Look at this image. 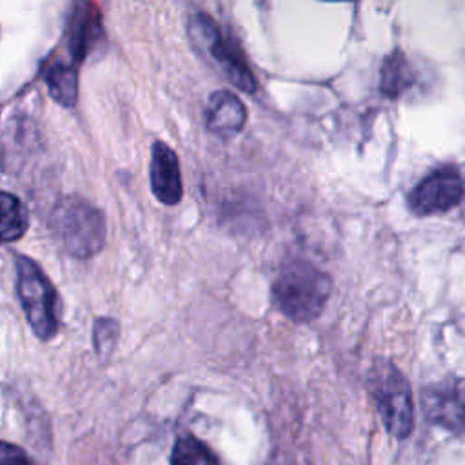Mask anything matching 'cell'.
<instances>
[{
	"label": "cell",
	"instance_id": "10",
	"mask_svg": "<svg viewBox=\"0 0 465 465\" xmlns=\"http://www.w3.org/2000/svg\"><path fill=\"white\" fill-rule=\"evenodd\" d=\"M423 411L430 421L452 432L465 434V403L454 391L445 387L425 391Z\"/></svg>",
	"mask_w": 465,
	"mask_h": 465
},
{
	"label": "cell",
	"instance_id": "14",
	"mask_svg": "<svg viewBox=\"0 0 465 465\" xmlns=\"http://www.w3.org/2000/svg\"><path fill=\"white\" fill-rule=\"evenodd\" d=\"M171 465H218L214 452L194 436L176 440L171 452Z\"/></svg>",
	"mask_w": 465,
	"mask_h": 465
},
{
	"label": "cell",
	"instance_id": "9",
	"mask_svg": "<svg viewBox=\"0 0 465 465\" xmlns=\"http://www.w3.org/2000/svg\"><path fill=\"white\" fill-rule=\"evenodd\" d=\"M247 122V109L231 91H214L205 107L207 129L222 138L238 134Z\"/></svg>",
	"mask_w": 465,
	"mask_h": 465
},
{
	"label": "cell",
	"instance_id": "8",
	"mask_svg": "<svg viewBox=\"0 0 465 465\" xmlns=\"http://www.w3.org/2000/svg\"><path fill=\"white\" fill-rule=\"evenodd\" d=\"M149 182L153 194L163 205H176L183 194L180 162L176 153L162 140H156L151 149Z\"/></svg>",
	"mask_w": 465,
	"mask_h": 465
},
{
	"label": "cell",
	"instance_id": "11",
	"mask_svg": "<svg viewBox=\"0 0 465 465\" xmlns=\"http://www.w3.org/2000/svg\"><path fill=\"white\" fill-rule=\"evenodd\" d=\"M51 98L62 107H74L78 100V67L71 62L56 60L44 74Z\"/></svg>",
	"mask_w": 465,
	"mask_h": 465
},
{
	"label": "cell",
	"instance_id": "3",
	"mask_svg": "<svg viewBox=\"0 0 465 465\" xmlns=\"http://www.w3.org/2000/svg\"><path fill=\"white\" fill-rule=\"evenodd\" d=\"M187 35L194 49L205 56L234 87L254 93L258 82L242 53L238 42L223 33L222 27L207 13H193L187 24Z\"/></svg>",
	"mask_w": 465,
	"mask_h": 465
},
{
	"label": "cell",
	"instance_id": "12",
	"mask_svg": "<svg viewBox=\"0 0 465 465\" xmlns=\"http://www.w3.org/2000/svg\"><path fill=\"white\" fill-rule=\"evenodd\" d=\"M414 84V73L407 60V56L396 49L383 58L381 74H380V89L389 98H398L405 91H409Z\"/></svg>",
	"mask_w": 465,
	"mask_h": 465
},
{
	"label": "cell",
	"instance_id": "13",
	"mask_svg": "<svg viewBox=\"0 0 465 465\" xmlns=\"http://www.w3.org/2000/svg\"><path fill=\"white\" fill-rule=\"evenodd\" d=\"M29 218L22 200L11 193L0 191V243H9L24 236Z\"/></svg>",
	"mask_w": 465,
	"mask_h": 465
},
{
	"label": "cell",
	"instance_id": "1",
	"mask_svg": "<svg viewBox=\"0 0 465 465\" xmlns=\"http://www.w3.org/2000/svg\"><path fill=\"white\" fill-rule=\"evenodd\" d=\"M332 282L327 272L307 260H292L282 265L272 282V300L292 322L316 320L331 296Z\"/></svg>",
	"mask_w": 465,
	"mask_h": 465
},
{
	"label": "cell",
	"instance_id": "2",
	"mask_svg": "<svg viewBox=\"0 0 465 465\" xmlns=\"http://www.w3.org/2000/svg\"><path fill=\"white\" fill-rule=\"evenodd\" d=\"M56 243L73 258L94 256L105 243V220L98 207L80 196L62 198L49 216Z\"/></svg>",
	"mask_w": 465,
	"mask_h": 465
},
{
	"label": "cell",
	"instance_id": "16",
	"mask_svg": "<svg viewBox=\"0 0 465 465\" xmlns=\"http://www.w3.org/2000/svg\"><path fill=\"white\" fill-rule=\"evenodd\" d=\"M0 465H31V460L20 447L0 441Z\"/></svg>",
	"mask_w": 465,
	"mask_h": 465
},
{
	"label": "cell",
	"instance_id": "5",
	"mask_svg": "<svg viewBox=\"0 0 465 465\" xmlns=\"http://www.w3.org/2000/svg\"><path fill=\"white\" fill-rule=\"evenodd\" d=\"M16 292L31 325L40 340H51L60 327L58 294L45 272L27 256L16 258Z\"/></svg>",
	"mask_w": 465,
	"mask_h": 465
},
{
	"label": "cell",
	"instance_id": "4",
	"mask_svg": "<svg viewBox=\"0 0 465 465\" xmlns=\"http://www.w3.org/2000/svg\"><path fill=\"white\" fill-rule=\"evenodd\" d=\"M369 391L387 430L394 438H407L414 423V405L405 374L391 360L378 358L369 371Z\"/></svg>",
	"mask_w": 465,
	"mask_h": 465
},
{
	"label": "cell",
	"instance_id": "6",
	"mask_svg": "<svg viewBox=\"0 0 465 465\" xmlns=\"http://www.w3.org/2000/svg\"><path fill=\"white\" fill-rule=\"evenodd\" d=\"M463 198V182L460 173L443 165L429 173L409 194V207L418 216L447 213Z\"/></svg>",
	"mask_w": 465,
	"mask_h": 465
},
{
	"label": "cell",
	"instance_id": "15",
	"mask_svg": "<svg viewBox=\"0 0 465 465\" xmlns=\"http://www.w3.org/2000/svg\"><path fill=\"white\" fill-rule=\"evenodd\" d=\"M118 338V323L113 318H98L94 323V331H93V340H94V347L96 352L100 356H107L111 354L114 343Z\"/></svg>",
	"mask_w": 465,
	"mask_h": 465
},
{
	"label": "cell",
	"instance_id": "7",
	"mask_svg": "<svg viewBox=\"0 0 465 465\" xmlns=\"http://www.w3.org/2000/svg\"><path fill=\"white\" fill-rule=\"evenodd\" d=\"M102 35L104 27L98 7L89 2L74 4L65 27V45L69 53L67 62L78 67L100 42Z\"/></svg>",
	"mask_w": 465,
	"mask_h": 465
}]
</instances>
